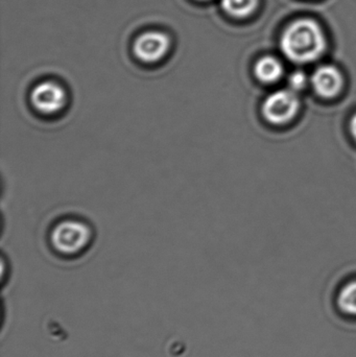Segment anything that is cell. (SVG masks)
Segmentation results:
<instances>
[{"instance_id":"obj_5","label":"cell","mask_w":356,"mask_h":357,"mask_svg":"<svg viewBox=\"0 0 356 357\" xmlns=\"http://www.w3.org/2000/svg\"><path fill=\"white\" fill-rule=\"evenodd\" d=\"M171 47L169 36L161 31H146L138 36L134 42L136 58L146 64H154L162 60Z\"/></svg>"},{"instance_id":"obj_7","label":"cell","mask_w":356,"mask_h":357,"mask_svg":"<svg viewBox=\"0 0 356 357\" xmlns=\"http://www.w3.org/2000/svg\"><path fill=\"white\" fill-rule=\"evenodd\" d=\"M254 73L261 83L273 84L281 79L284 66L281 62L274 56H263L255 64Z\"/></svg>"},{"instance_id":"obj_10","label":"cell","mask_w":356,"mask_h":357,"mask_svg":"<svg viewBox=\"0 0 356 357\" xmlns=\"http://www.w3.org/2000/svg\"><path fill=\"white\" fill-rule=\"evenodd\" d=\"M307 82H309V79L304 73L296 71L291 75L290 79H288V85H290V89L298 93L299 91L307 87Z\"/></svg>"},{"instance_id":"obj_9","label":"cell","mask_w":356,"mask_h":357,"mask_svg":"<svg viewBox=\"0 0 356 357\" xmlns=\"http://www.w3.org/2000/svg\"><path fill=\"white\" fill-rule=\"evenodd\" d=\"M336 305L345 316L356 318V279L341 289L336 297Z\"/></svg>"},{"instance_id":"obj_2","label":"cell","mask_w":356,"mask_h":357,"mask_svg":"<svg viewBox=\"0 0 356 357\" xmlns=\"http://www.w3.org/2000/svg\"><path fill=\"white\" fill-rule=\"evenodd\" d=\"M91 238L89 226L75 220H63L52 229L50 234L52 247L65 255L81 253L88 247Z\"/></svg>"},{"instance_id":"obj_4","label":"cell","mask_w":356,"mask_h":357,"mask_svg":"<svg viewBox=\"0 0 356 357\" xmlns=\"http://www.w3.org/2000/svg\"><path fill=\"white\" fill-rule=\"evenodd\" d=\"M31 102L38 112L46 116H52L66 108L68 94L65 88L56 82H42L31 91Z\"/></svg>"},{"instance_id":"obj_6","label":"cell","mask_w":356,"mask_h":357,"mask_svg":"<svg viewBox=\"0 0 356 357\" xmlns=\"http://www.w3.org/2000/svg\"><path fill=\"white\" fill-rule=\"evenodd\" d=\"M311 82L315 91L324 98H336L344 87L342 73L332 65H323L316 69Z\"/></svg>"},{"instance_id":"obj_1","label":"cell","mask_w":356,"mask_h":357,"mask_svg":"<svg viewBox=\"0 0 356 357\" xmlns=\"http://www.w3.org/2000/svg\"><path fill=\"white\" fill-rule=\"evenodd\" d=\"M284 56L297 64L319 60L327 48L324 29L313 19H297L291 23L280 38Z\"/></svg>"},{"instance_id":"obj_11","label":"cell","mask_w":356,"mask_h":357,"mask_svg":"<svg viewBox=\"0 0 356 357\" xmlns=\"http://www.w3.org/2000/svg\"><path fill=\"white\" fill-rule=\"evenodd\" d=\"M350 131L351 133H353V137H355V139L356 140V114L353 116V119H351Z\"/></svg>"},{"instance_id":"obj_8","label":"cell","mask_w":356,"mask_h":357,"mask_svg":"<svg viewBox=\"0 0 356 357\" xmlns=\"http://www.w3.org/2000/svg\"><path fill=\"white\" fill-rule=\"evenodd\" d=\"M224 12L233 18H248L256 12L259 0H221Z\"/></svg>"},{"instance_id":"obj_12","label":"cell","mask_w":356,"mask_h":357,"mask_svg":"<svg viewBox=\"0 0 356 357\" xmlns=\"http://www.w3.org/2000/svg\"><path fill=\"white\" fill-rule=\"evenodd\" d=\"M199 1H208V0H199Z\"/></svg>"},{"instance_id":"obj_3","label":"cell","mask_w":356,"mask_h":357,"mask_svg":"<svg viewBox=\"0 0 356 357\" xmlns=\"http://www.w3.org/2000/svg\"><path fill=\"white\" fill-rule=\"evenodd\" d=\"M300 100L298 93L292 89L274 92L263 105V114L273 125H286L298 114Z\"/></svg>"}]
</instances>
